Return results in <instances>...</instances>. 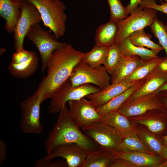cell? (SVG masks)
Returning <instances> with one entry per match:
<instances>
[{
  "mask_svg": "<svg viewBox=\"0 0 167 167\" xmlns=\"http://www.w3.org/2000/svg\"><path fill=\"white\" fill-rule=\"evenodd\" d=\"M69 79L73 87L92 84L102 90L111 84V76L104 66L93 69L81 60L74 68Z\"/></svg>",
  "mask_w": 167,
  "mask_h": 167,
  "instance_id": "ba28073f",
  "label": "cell"
},
{
  "mask_svg": "<svg viewBox=\"0 0 167 167\" xmlns=\"http://www.w3.org/2000/svg\"><path fill=\"white\" fill-rule=\"evenodd\" d=\"M87 151L75 143L62 144L54 147L49 154L42 158L49 161L60 157L66 160L67 167H83Z\"/></svg>",
  "mask_w": 167,
  "mask_h": 167,
  "instance_id": "5bb4252c",
  "label": "cell"
},
{
  "mask_svg": "<svg viewBox=\"0 0 167 167\" xmlns=\"http://www.w3.org/2000/svg\"><path fill=\"white\" fill-rule=\"evenodd\" d=\"M115 157L138 167H161L166 160L161 156L138 151L120 152L115 154Z\"/></svg>",
  "mask_w": 167,
  "mask_h": 167,
  "instance_id": "2e32d148",
  "label": "cell"
},
{
  "mask_svg": "<svg viewBox=\"0 0 167 167\" xmlns=\"http://www.w3.org/2000/svg\"><path fill=\"white\" fill-rule=\"evenodd\" d=\"M67 143L75 144L88 151L99 147L75 124L66 105L59 112L57 122L49 132L44 147L48 154L55 147Z\"/></svg>",
  "mask_w": 167,
  "mask_h": 167,
  "instance_id": "7a4b0ae2",
  "label": "cell"
},
{
  "mask_svg": "<svg viewBox=\"0 0 167 167\" xmlns=\"http://www.w3.org/2000/svg\"><path fill=\"white\" fill-rule=\"evenodd\" d=\"M164 26L166 33L167 34V21L166 22L165 25H164Z\"/></svg>",
  "mask_w": 167,
  "mask_h": 167,
  "instance_id": "b9f144b4",
  "label": "cell"
},
{
  "mask_svg": "<svg viewBox=\"0 0 167 167\" xmlns=\"http://www.w3.org/2000/svg\"><path fill=\"white\" fill-rule=\"evenodd\" d=\"M71 117L80 128L95 122L100 121L101 117L91 102L84 97L68 102Z\"/></svg>",
  "mask_w": 167,
  "mask_h": 167,
  "instance_id": "4fadbf2b",
  "label": "cell"
},
{
  "mask_svg": "<svg viewBox=\"0 0 167 167\" xmlns=\"http://www.w3.org/2000/svg\"><path fill=\"white\" fill-rule=\"evenodd\" d=\"M21 11L20 15L14 31L16 51L24 49V39L31 26L35 24H40L42 21L38 11L31 2L21 1Z\"/></svg>",
  "mask_w": 167,
  "mask_h": 167,
  "instance_id": "8fae6325",
  "label": "cell"
},
{
  "mask_svg": "<svg viewBox=\"0 0 167 167\" xmlns=\"http://www.w3.org/2000/svg\"><path fill=\"white\" fill-rule=\"evenodd\" d=\"M32 3L38 11L44 24L57 39L64 36L67 16L63 3L59 0H21Z\"/></svg>",
  "mask_w": 167,
  "mask_h": 167,
  "instance_id": "3957f363",
  "label": "cell"
},
{
  "mask_svg": "<svg viewBox=\"0 0 167 167\" xmlns=\"http://www.w3.org/2000/svg\"><path fill=\"white\" fill-rule=\"evenodd\" d=\"M166 111L165 106L160 98L159 92L134 98H129L118 111L127 117L139 116L153 110Z\"/></svg>",
  "mask_w": 167,
  "mask_h": 167,
  "instance_id": "30bf717a",
  "label": "cell"
},
{
  "mask_svg": "<svg viewBox=\"0 0 167 167\" xmlns=\"http://www.w3.org/2000/svg\"><path fill=\"white\" fill-rule=\"evenodd\" d=\"M38 62V57L34 51L24 49L16 51L13 54L12 61L8 65V69L14 77L24 79L35 73Z\"/></svg>",
  "mask_w": 167,
  "mask_h": 167,
  "instance_id": "7c38bea8",
  "label": "cell"
},
{
  "mask_svg": "<svg viewBox=\"0 0 167 167\" xmlns=\"http://www.w3.org/2000/svg\"><path fill=\"white\" fill-rule=\"evenodd\" d=\"M162 139L164 143V145L167 144V135L163 137Z\"/></svg>",
  "mask_w": 167,
  "mask_h": 167,
  "instance_id": "60d3db41",
  "label": "cell"
},
{
  "mask_svg": "<svg viewBox=\"0 0 167 167\" xmlns=\"http://www.w3.org/2000/svg\"><path fill=\"white\" fill-rule=\"evenodd\" d=\"M85 54L67 43L53 53L47 62V75L39 85L43 91L42 102L51 98L69 79Z\"/></svg>",
  "mask_w": 167,
  "mask_h": 167,
  "instance_id": "6da1fadb",
  "label": "cell"
},
{
  "mask_svg": "<svg viewBox=\"0 0 167 167\" xmlns=\"http://www.w3.org/2000/svg\"><path fill=\"white\" fill-rule=\"evenodd\" d=\"M43 91L39 86L34 93L20 104L21 109L20 129L25 134L39 135L43 130L40 120V107Z\"/></svg>",
  "mask_w": 167,
  "mask_h": 167,
  "instance_id": "277c9868",
  "label": "cell"
},
{
  "mask_svg": "<svg viewBox=\"0 0 167 167\" xmlns=\"http://www.w3.org/2000/svg\"><path fill=\"white\" fill-rule=\"evenodd\" d=\"M137 133L146 149L151 153L164 157L165 146L155 136L144 130H138Z\"/></svg>",
  "mask_w": 167,
  "mask_h": 167,
  "instance_id": "4316f807",
  "label": "cell"
},
{
  "mask_svg": "<svg viewBox=\"0 0 167 167\" xmlns=\"http://www.w3.org/2000/svg\"><path fill=\"white\" fill-rule=\"evenodd\" d=\"M6 155V147L2 140H0V165H2L4 161Z\"/></svg>",
  "mask_w": 167,
  "mask_h": 167,
  "instance_id": "d590c367",
  "label": "cell"
},
{
  "mask_svg": "<svg viewBox=\"0 0 167 167\" xmlns=\"http://www.w3.org/2000/svg\"><path fill=\"white\" fill-rule=\"evenodd\" d=\"M145 80V77L123 92L113 98L103 105L96 109L98 113L102 117L111 112L117 111L121 106L141 87Z\"/></svg>",
  "mask_w": 167,
  "mask_h": 167,
  "instance_id": "44dd1931",
  "label": "cell"
},
{
  "mask_svg": "<svg viewBox=\"0 0 167 167\" xmlns=\"http://www.w3.org/2000/svg\"><path fill=\"white\" fill-rule=\"evenodd\" d=\"M165 0V3H167V0Z\"/></svg>",
  "mask_w": 167,
  "mask_h": 167,
  "instance_id": "7bdbcfd3",
  "label": "cell"
},
{
  "mask_svg": "<svg viewBox=\"0 0 167 167\" xmlns=\"http://www.w3.org/2000/svg\"><path fill=\"white\" fill-rule=\"evenodd\" d=\"M160 118H142L135 119L134 122L145 126L152 133H159L164 131L166 127L164 121Z\"/></svg>",
  "mask_w": 167,
  "mask_h": 167,
  "instance_id": "1f68e13d",
  "label": "cell"
},
{
  "mask_svg": "<svg viewBox=\"0 0 167 167\" xmlns=\"http://www.w3.org/2000/svg\"><path fill=\"white\" fill-rule=\"evenodd\" d=\"M21 0H0V16L5 21L4 28L9 33L14 30L21 15Z\"/></svg>",
  "mask_w": 167,
  "mask_h": 167,
  "instance_id": "e0dca14e",
  "label": "cell"
},
{
  "mask_svg": "<svg viewBox=\"0 0 167 167\" xmlns=\"http://www.w3.org/2000/svg\"><path fill=\"white\" fill-rule=\"evenodd\" d=\"M139 6L152 8L167 14V3L162 2L161 5H158L155 0H142Z\"/></svg>",
  "mask_w": 167,
  "mask_h": 167,
  "instance_id": "836d02e7",
  "label": "cell"
},
{
  "mask_svg": "<svg viewBox=\"0 0 167 167\" xmlns=\"http://www.w3.org/2000/svg\"><path fill=\"white\" fill-rule=\"evenodd\" d=\"M122 56L118 45L114 43L108 47L105 63V68L111 75L120 60Z\"/></svg>",
  "mask_w": 167,
  "mask_h": 167,
  "instance_id": "f546056e",
  "label": "cell"
},
{
  "mask_svg": "<svg viewBox=\"0 0 167 167\" xmlns=\"http://www.w3.org/2000/svg\"><path fill=\"white\" fill-rule=\"evenodd\" d=\"M118 45L121 53L124 55H135L139 56L142 59H146L158 56V54L151 49L134 45L128 37L123 39Z\"/></svg>",
  "mask_w": 167,
  "mask_h": 167,
  "instance_id": "484cf974",
  "label": "cell"
},
{
  "mask_svg": "<svg viewBox=\"0 0 167 167\" xmlns=\"http://www.w3.org/2000/svg\"><path fill=\"white\" fill-rule=\"evenodd\" d=\"M167 81V70L162 69L160 66L146 77L141 87L129 98H134L153 93Z\"/></svg>",
  "mask_w": 167,
  "mask_h": 167,
  "instance_id": "d6986e66",
  "label": "cell"
},
{
  "mask_svg": "<svg viewBox=\"0 0 167 167\" xmlns=\"http://www.w3.org/2000/svg\"><path fill=\"white\" fill-rule=\"evenodd\" d=\"M108 47L95 45L89 52L85 53L82 60L90 67L96 68L104 65L107 54Z\"/></svg>",
  "mask_w": 167,
  "mask_h": 167,
  "instance_id": "83f0119b",
  "label": "cell"
},
{
  "mask_svg": "<svg viewBox=\"0 0 167 167\" xmlns=\"http://www.w3.org/2000/svg\"><path fill=\"white\" fill-rule=\"evenodd\" d=\"M157 11L152 8L137 6L129 16L118 23V30L114 43L118 45L132 33L150 26L156 18Z\"/></svg>",
  "mask_w": 167,
  "mask_h": 167,
  "instance_id": "8992f818",
  "label": "cell"
},
{
  "mask_svg": "<svg viewBox=\"0 0 167 167\" xmlns=\"http://www.w3.org/2000/svg\"><path fill=\"white\" fill-rule=\"evenodd\" d=\"M110 12V20L119 23L128 17L125 7L122 5L121 0H107Z\"/></svg>",
  "mask_w": 167,
  "mask_h": 167,
  "instance_id": "4dcf8cb0",
  "label": "cell"
},
{
  "mask_svg": "<svg viewBox=\"0 0 167 167\" xmlns=\"http://www.w3.org/2000/svg\"><path fill=\"white\" fill-rule=\"evenodd\" d=\"M81 129L100 148L115 154L119 152V147L122 136L112 127L100 120Z\"/></svg>",
  "mask_w": 167,
  "mask_h": 167,
  "instance_id": "5b68a950",
  "label": "cell"
},
{
  "mask_svg": "<svg viewBox=\"0 0 167 167\" xmlns=\"http://www.w3.org/2000/svg\"><path fill=\"white\" fill-rule=\"evenodd\" d=\"M45 161L42 158L37 160L35 163L36 167H62L67 166L66 162L62 161Z\"/></svg>",
  "mask_w": 167,
  "mask_h": 167,
  "instance_id": "e575fe53",
  "label": "cell"
},
{
  "mask_svg": "<svg viewBox=\"0 0 167 167\" xmlns=\"http://www.w3.org/2000/svg\"><path fill=\"white\" fill-rule=\"evenodd\" d=\"M164 145L165 147L164 151V157L165 158L166 160L161 167H167V144L165 145Z\"/></svg>",
  "mask_w": 167,
  "mask_h": 167,
  "instance_id": "f35d334b",
  "label": "cell"
},
{
  "mask_svg": "<svg viewBox=\"0 0 167 167\" xmlns=\"http://www.w3.org/2000/svg\"><path fill=\"white\" fill-rule=\"evenodd\" d=\"M143 61V59L137 55L122 54L120 60L111 75V84L125 80L135 71Z\"/></svg>",
  "mask_w": 167,
  "mask_h": 167,
  "instance_id": "ac0fdd59",
  "label": "cell"
},
{
  "mask_svg": "<svg viewBox=\"0 0 167 167\" xmlns=\"http://www.w3.org/2000/svg\"><path fill=\"white\" fill-rule=\"evenodd\" d=\"M101 90L98 87L87 84L73 87L68 79L51 98L48 110L50 113L59 112L71 100H79Z\"/></svg>",
  "mask_w": 167,
  "mask_h": 167,
  "instance_id": "52a82bcc",
  "label": "cell"
},
{
  "mask_svg": "<svg viewBox=\"0 0 167 167\" xmlns=\"http://www.w3.org/2000/svg\"><path fill=\"white\" fill-rule=\"evenodd\" d=\"M118 30V23L110 20L101 25L96 31L95 45L108 47L113 44Z\"/></svg>",
  "mask_w": 167,
  "mask_h": 167,
  "instance_id": "7402d4cb",
  "label": "cell"
},
{
  "mask_svg": "<svg viewBox=\"0 0 167 167\" xmlns=\"http://www.w3.org/2000/svg\"><path fill=\"white\" fill-rule=\"evenodd\" d=\"M159 94L160 98L165 106L167 115V91H161L159 92Z\"/></svg>",
  "mask_w": 167,
  "mask_h": 167,
  "instance_id": "74e56055",
  "label": "cell"
},
{
  "mask_svg": "<svg viewBox=\"0 0 167 167\" xmlns=\"http://www.w3.org/2000/svg\"><path fill=\"white\" fill-rule=\"evenodd\" d=\"M149 26L151 32L158 39L160 44L165 50L167 57V34L164 24L156 18Z\"/></svg>",
  "mask_w": 167,
  "mask_h": 167,
  "instance_id": "d6a6232c",
  "label": "cell"
},
{
  "mask_svg": "<svg viewBox=\"0 0 167 167\" xmlns=\"http://www.w3.org/2000/svg\"><path fill=\"white\" fill-rule=\"evenodd\" d=\"M167 57L157 56L146 59L143 61L135 71L125 81L133 82L141 80L159 67Z\"/></svg>",
  "mask_w": 167,
  "mask_h": 167,
  "instance_id": "603a6c76",
  "label": "cell"
},
{
  "mask_svg": "<svg viewBox=\"0 0 167 167\" xmlns=\"http://www.w3.org/2000/svg\"><path fill=\"white\" fill-rule=\"evenodd\" d=\"M26 36L34 44L39 52L43 73L46 69L48 60L53 53L67 44L57 41L54 35L43 29L40 24L32 25Z\"/></svg>",
  "mask_w": 167,
  "mask_h": 167,
  "instance_id": "9c48e42d",
  "label": "cell"
},
{
  "mask_svg": "<svg viewBox=\"0 0 167 167\" xmlns=\"http://www.w3.org/2000/svg\"><path fill=\"white\" fill-rule=\"evenodd\" d=\"M163 91H167V81L161 86L156 91L159 92Z\"/></svg>",
  "mask_w": 167,
  "mask_h": 167,
  "instance_id": "ab89813d",
  "label": "cell"
},
{
  "mask_svg": "<svg viewBox=\"0 0 167 167\" xmlns=\"http://www.w3.org/2000/svg\"><path fill=\"white\" fill-rule=\"evenodd\" d=\"M127 118L117 110L102 116L101 121L115 129L122 135L135 130Z\"/></svg>",
  "mask_w": 167,
  "mask_h": 167,
  "instance_id": "cb8c5ba5",
  "label": "cell"
},
{
  "mask_svg": "<svg viewBox=\"0 0 167 167\" xmlns=\"http://www.w3.org/2000/svg\"><path fill=\"white\" fill-rule=\"evenodd\" d=\"M115 155L100 147L87 151L83 167H110L116 159Z\"/></svg>",
  "mask_w": 167,
  "mask_h": 167,
  "instance_id": "ffe728a7",
  "label": "cell"
},
{
  "mask_svg": "<svg viewBox=\"0 0 167 167\" xmlns=\"http://www.w3.org/2000/svg\"><path fill=\"white\" fill-rule=\"evenodd\" d=\"M140 80L131 82L123 80L111 84L103 90L89 94L86 97L91 101L93 105L96 109L135 85Z\"/></svg>",
  "mask_w": 167,
  "mask_h": 167,
  "instance_id": "9a60e30c",
  "label": "cell"
},
{
  "mask_svg": "<svg viewBox=\"0 0 167 167\" xmlns=\"http://www.w3.org/2000/svg\"><path fill=\"white\" fill-rule=\"evenodd\" d=\"M128 37L131 43L136 46L146 47L158 53L163 49L162 46L154 43L150 40L152 37V35L146 33L144 29L132 33Z\"/></svg>",
  "mask_w": 167,
  "mask_h": 167,
  "instance_id": "f1b7e54d",
  "label": "cell"
},
{
  "mask_svg": "<svg viewBox=\"0 0 167 167\" xmlns=\"http://www.w3.org/2000/svg\"><path fill=\"white\" fill-rule=\"evenodd\" d=\"M142 0H130L125 8L127 14H130L139 5Z\"/></svg>",
  "mask_w": 167,
  "mask_h": 167,
  "instance_id": "8d00e7d4",
  "label": "cell"
},
{
  "mask_svg": "<svg viewBox=\"0 0 167 167\" xmlns=\"http://www.w3.org/2000/svg\"><path fill=\"white\" fill-rule=\"evenodd\" d=\"M122 135L119 152L138 151L151 154L144 146L135 130Z\"/></svg>",
  "mask_w": 167,
  "mask_h": 167,
  "instance_id": "d4e9b609",
  "label": "cell"
}]
</instances>
